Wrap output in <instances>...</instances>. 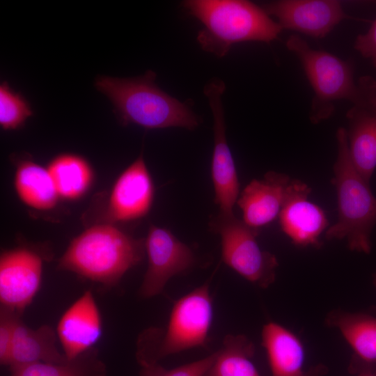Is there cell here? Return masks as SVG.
Segmentation results:
<instances>
[{"label": "cell", "mask_w": 376, "mask_h": 376, "mask_svg": "<svg viewBox=\"0 0 376 376\" xmlns=\"http://www.w3.org/2000/svg\"><path fill=\"white\" fill-rule=\"evenodd\" d=\"M145 247L148 268L139 288V294L144 298L159 294L171 277L195 263L191 249L166 228L150 226Z\"/></svg>", "instance_id": "9"}, {"label": "cell", "mask_w": 376, "mask_h": 376, "mask_svg": "<svg viewBox=\"0 0 376 376\" xmlns=\"http://www.w3.org/2000/svg\"><path fill=\"white\" fill-rule=\"evenodd\" d=\"M210 225L221 237V257L226 265L262 288H267L274 282L278 260L274 255L259 246L256 240L258 230L249 226L235 215L218 214Z\"/></svg>", "instance_id": "7"}, {"label": "cell", "mask_w": 376, "mask_h": 376, "mask_svg": "<svg viewBox=\"0 0 376 376\" xmlns=\"http://www.w3.org/2000/svg\"><path fill=\"white\" fill-rule=\"evenodd\" d=\"M212 319L208 283L203 284L177 300L168 324L159 337L148 331L141 338L137 360L141 366L186 350L205 346Z\"/></svg>", "instance_id": "6"}, {"label": "cell", "mask_w": 376, "mask_h": 376, "mask_svg": "<svg viewBox=\"0 0 376 376\" xmlns=\"http://www.w3.org/2000/svg\"><path fill=\"white\" fill-rule=\"evenodd\" d=\"M272 376H323L327 366L318 364L304 370L305 350L300 338L284 326L269 322L262 330Z\"/></svg>", "instance_id": "18"}, {"label": "cell", "mask_w": 376, "mask_h": 376, "mask_svg": "<svg viewBox=\"0 0 376 376\" xmlns=\"http://www.w3.org/2000/svg\"><path fill=\"white\" fill-rule=\"evenodd\" d=\"M33 115L29 102L11 89L7 81L0 85V125L4 130H17Z\"/></svg>", "instance_id": "24"}, {"label": "cell", "mask_w": 376, "mask_h": 376, "mask_svg": "<svg viewBox=\"0 0 376 376\" xmlns=\"http://www.w3.org/2000/svg\"><path fill=\"white\" fill-rule=\"evenodd\" d=\"M226 85L214 78L204 87L213 116L214 148L211 175L214 189V202L219 207V214L234 216L233 207L240 194V182L235 162L226 135L222 95Z\"/></svg>", "instance_id": "8"}, {"label": "cell", "mask_w": 376, "mask_h": 376, "mask_svg": "<svg viewBox=\"0 0 376 376\" xmlns=\"http://www.w3.org/2000/svg\"><path fill=\"white\" fill-rule=\"evenodd\" d=\"M354 48L376 67V19L366 33L357 37Z\"/></svg>", "instance_id": "27"}, {"label": "cell", "mask_w": 376, "mask_h": 376, "mask_svg": "<svg viewBox=\"0 0 376 376\" xmlns=\"http://www.w3.org/2000/svg\"><path fill=\"white\" fill-rule=\"evenodd\" d=\"M347 143L352 162L370 183L376 169V82L347 113Z\"/></svg>", "instance_id": "14"}, {"label": "cell", "mask_w": 376, "mask_h": 376, "mask_svg": "<svg viewBox=\"0 0 376 376\" xmlns=\"http://www.w3.org/2000/svg\"><path fill=\"white\" fill-rule=\"evenodd\" d=\"M286 47L299 59L314 91L309 112L311 123L318 124L330 118L336 100H347L353 105L361 98L368 76L361 77L355 83L351 61L314 49L298 35L290 36Z\"/></svg>", "instance_id": "5"}, {"label": "cell", "mask_w": 376, "mask_h": 376, "mask_svg": "<svg viewBox=\"0 0 376 376\" xmlns=\"http://www.w3.org/2000/svg\"><path fill=\"white\" fill-rule=\"evenodd\" d=\"M373 283H374V285L376 287V272L373 275Z\"/></svg>", "instance_id": "29"}, {"label": "cell", "mask_w": 376, "mask_h": 376, "mask_svg": "<svg viewBox=\"0 0 376 376\" xmlns=\"http://www.w3.org/2000/svg\"><path fill=\"white\" fill-rule=\"evenodd\" d=\"M155 78L152 70L134 78L98 76L95 86L111 100L123 125L132 123L146 129H195L199 124L196 114L187 104L161 90Z\"/></svg>", "instance_id": "1"}, {"label": "cell", "mask_w": 376, "mask_h": 376, "mask_svg": "<svg viewBox=\"0 0 376 376\" xmlns=\"http://www.w3.org/2000/svg\"><path fill=\"white\" fill-rule=\"evenodd\" d=\"M263 10L279 19L282 29L315 38L325 37L343 19L349 17L335 0H281L265 3Z\"/></svg>", "instance_id": "11"}, {"label": "cell", "mask_w": 376, "mask_h": 376, "mask_svg": "<svg viewBox=\"0 0 376 376\" xmlns=\"http://www.w3.org/2000/svg\"><path fill=\"white\" fill-rule=\"evenodd\" d=\"M325 322L340 332L353 350L350 373L376 375V312L334 310L328 313Z\"/></svg>", "instance_id": "15"}, {"label": "cell", "mask_w": 376, "mask_h": 376, "mask_svg": "<svg viewBox=\"0 0 376 376\" xmlns=\"http://www.w3.org/2000/svg\"><path fill=\"white\" fill-rule=\"evenodd\" d=\"M336 140L338 152L331 183L336 191L338 214L336 222L326 230L325 237L345 239L351 251L369 254L371 233L376 225V197L352 162L346 129H338Z\"/></svg>", "instance_id": "4"}, {"label": "cell", "mask_w": 376, "mask_h": 376, "mask_svg": "<svg viewBox=\"0 0 376 376\" xmlns=\"http://www.w3.org/2000/svg\"><path fill=\"white\" fill-rule=\"evenodd\" d=\"M217 352L202 359L176 367L166 369L158 363L142 365L141 376H204L212 364Z\"/></svg>", "instance_id": "25"}, {"label": "cell", "mask_w": 376, "mask_h": 376, "mask_svg": "<svg viewBox=\"0 0 376 376\" xmlns=\"http://www.w3.org/2000/svg\"><path fill=\"white\" fill-rule=\"evenodd\" d=\"M14 186L19 198L36 210H51L59 198L47 169L30 159L18 162Z\"/></svg>", "instance_id": "20"}, {"label": "cell", "mask_w": 376, "mask_h": 376, "mask_svg": "<svg viewBox=\"0 0 376 376\" xmlns=\"http://www.w3.org/2000/svg\"><path fill=\"white\" fill-rule=\"evenodd\" d=\"M68 361L56 346L53 329L42 325L31 329L19 320L15 327L9 366H19L35 363H61Z\"/></svg>", "instance_id": "19"}, {"label": "cell", "mask_w": 376, "mask_h": 376, "mask_svg": "<svg viewBox=\"0 0 376 376\" xmlns=\"http://www.w3.org/2000/svg\"><path fill=\"white\" fill-rule=\"evenodd\" d=\"M18 313L2 307L0 314V362L8 365L14 340L15 327L19 321Z\"/></svg>", "instance_id": "26"}, {"label": "cell", "mask_w": 376, "mask_h": 376, "mask_svg": "<svg viewBox=\"0 0 376 376\" xmlns=\"http://www.w3.org/2000/svg\"><path fill=\"white\" fill-rule=\"evenodd\" d=\"M254 352V345L246 336L228 334L204 376H260L252 361Z\"/></svg>", "instance_id": "22"}, {"label": "cell", "mask_w": 376, "mask_h": 376, "mask_svg": "<svg viewBox=\"0 0 376 376\" xmlns=\"http://www.w3.org/2000/svg\"><path fill=\"white\" fill-rule=\"evenodd\" d=\"M10 369V376H107L106 366L93 348L63 363H35Z\"/></svg>", "instance_id": "23"}, {"label": "cell", "mask_w": 376, "mask_h": 376, "mask_svg": "<svg viewBox=\"0 0 376 376\" xmlns=\"http://www.w3.org/2000/svg\"><path fill=\"white\" fill-rule=\"evenodd\" d=\"M47 169L58 197L65 200L79 198L92 183V168L78 155L60 154L51 160Z\"/></svg>", "instance_id": "21"}, {"label": "cell", "mask_w": 376, "mask_h": 376, "mask_svg": "<svg viewBox=\"0 0 376 376\" xmlns=\"http://www.w3.org/2000/svg\"><path fill=\"white\" fill-rule=\"evenodd\" d=\"M102 334L100 313L90 291H86L63 314L57 336L65 356L72 360L93 348Z\"/></svg>", "instance_id": "16"}, {"label": "cell", "mask_w": 376, "mask_h": 376, "mask_svg": "<svg viewBox=\"0 0 376 376\" xmlns=\"http://www.w3.org/2000/svg\"><path fill=\"white\" fill-rule=\"evenodd\" d=\"M184 7L203 25L197 40L205 52L223 57L232 45L269 42L283 30L255 3L244 0H189Z\"/></svg>", "instance_id": "3"}, {"label": "cell", "mask_w": 376, "mask_h": 376, "mask_svg": "<svg viewBox=\"0 0 376 376\" xmlns=\"http://www.w3.org/2000/svg\"><path fill=\"white\" fill-rule=\"evenodd\" d=\"M311 187L291 179L279 218L283 232L300 247L321 245L320 237L329 224L324 210L308 201Z\"/></svg>", "instance_id": "12"}, {"label": "cell", "mask_w": 376, "mask_h": 376, "mask_svg": "<svg viewBox=\"0 0 376 376\" xmlns=\"http://www.w3.org/2000/svg\"><path fill=\"white\" fill-rule=\"evenodd\" d=\"M145 251V240L132 237L111 223L97 224L72 240L58 267L113 286L143 259Z\"/></svg>", "instance_id": "2"}, {"label": "cell", "mask_w": 376, "mask_h": 376, "mask_svg": "<svg viewBox=\"0 0 376 376\" xmlns=\"http://www.w3.org/2000/svg\"><path fill=\"white\" fill-rule=\"evenodd\" d=\"M42 260L33 251L18 247L3 251L0 258L1 306L19 313L38 292Z\"/></svg>", "instance_id": "10"}, {"label": "cell", "mask_w": 376, "mask_h": 376, "mask_svg": "<svg viewBox=\"0 0 376 376\" xmlns=\"http://www.w3.org/2000/svg\"><path fill=\"white\" fill-rule=\"evenodd\" d=\"M291 178L288 175L268 171L261 180H252L242 190L237 204L243 221L257 229L275 220L283 205Z\"/></svg>", "instance_id": "17"}, {"label": "cell", "mask_w": 376, "mask_h": 376, "mask_svg": "<svg viewBox=\"0 0 376 376\" xmlns=\"http://www.w3.org/2000/svg\"><path fill=\"white\" fill-rule=\"evenodd\" d=\"M155 194L151 175L143 155L118 177L110 191L107 216L110 222H126L146 216Z\"/></svg>", "instance_id": "13"}, {"label": "cell", "mask_w": 376, "mask_h": 376, "mask_svg": "<svg viewBox=\"0 0 376 376\" xmlns=\"http://www.w3.org/2000/svg\"><path fill=\"white\" fill-rule=\"evenodd\" d=\"M352 376H376L375 375L370 373H359L357 374L352 375Z\"/></svg>", "instance_id": "28"}]
</instances>
